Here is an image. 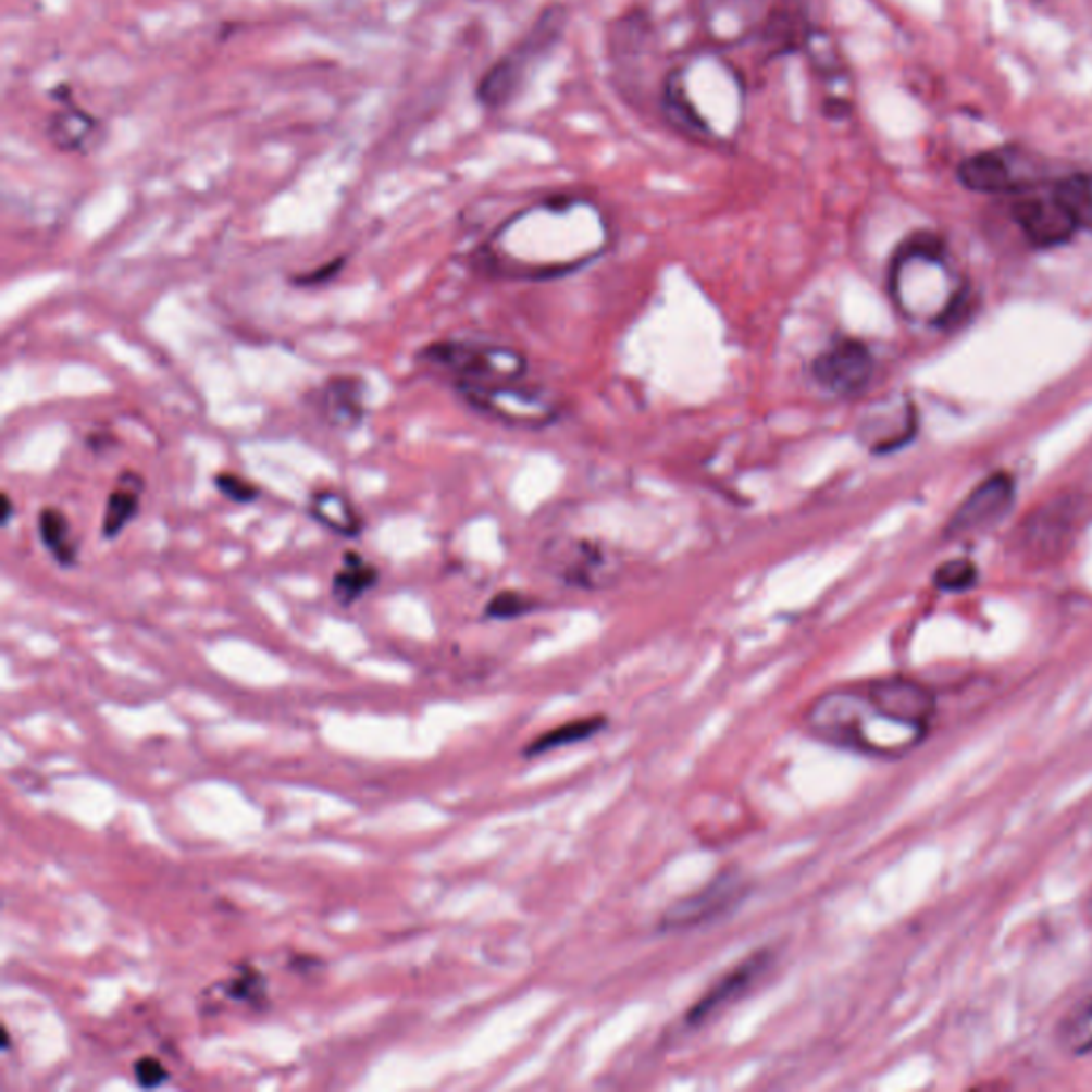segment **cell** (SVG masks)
I'll list each match as a JSON object with an SVG mask.
<instances>
[{"label":"cell","mask_w":1092,"mask_h":1092,"mask_svg":"<svg viewBox=\"0 0 1092 1092\" xmlns=\"http://www.w3.org/2000/svg\"><path fill=\"white\" fill-rule=\"evenodd\" d=\"M807 725L830 745L879 758L903 756L927 734L892 719L867 690H834L819 696L807 712Z\"/></svg>","instance_id":"6da1fadb"},{"label":"cell","mask_w":1092,"mask_h":1092,"mask_svg":"<svg viewBox=\"0 0 1092 1092\" xmlns=\"http://www.w3.org/2000/svg\"><path fill=\"white\" fill-rule=\"evenodd\" d=\"M423 361L446 370L455 376V384L521 383L528 374V361L521 352L506 346L442 339L425 346L419 355Z\"/></svg>","instance_id":"7a4b0ae2"},{"label":"cell","mask_w":1092,"mask_h":1092,"mask_svg":"<svg viewBox=\"0 0 1092 1092\" xmlns=\"http://www.w3.org/2000/svg\"><path fill=\"white\" fill-rule=\"evenodd\" d=\"M958 179L976 193L1020 195L1043 184L1038 166L1025 152L1001 148L985 150L958 166Z\"/></svg>","instance_id":"3957f363"},{"label":"cell","mask_w":1092,"mask_h":1092,"mask_svg":"<svg viewBox=\"0 0 1092 1092\" xmlns=\"http://www.w3.org/2000/svg\"><path fill=\"white\" fill-rule=\"evenodd\" d=\"M461 397L479 412L489 414L497 421L521 427H541L550 423L555 417V408L550 401L541 397V393L528 390L519 383L493 384H457Z\"/></svg>","instance_id":"277c9868"},{"label":"cell","mask_w":1092,"mask_h":1092,"mask_svg":"<svg viewBox=\"0 0 1092 1092\" xmlns=\"http://www.w3.org/2000/svg\"><path fill=\"white\" fill-rule=\"evenodd\" d=\"M874 372L869 346L856 337H839L811 363V376L834 397H854L867 388Z\"/></svg>","instance_id":"5b68a950"},{"label":"cell","mask_w":1092,"mask_h":1092,"mask_svg":"<svg viewBox=\"0 0 1092 1092\" xmlns=\"http://www.w3.org/2000/svg\"><path fill=\"white\" fill-rule=\"evenodd\" d=\"M749 885L739 873H721L696 894L674 903L659 920L661 932H681L710 925L732 909H736L747 896Z\"/></svg>","instance_id":"8992f818"},{"label":"cell","mask_w":1092,"mask_h":1092,"mask_svg":"<svg viewBox=\"0 0 1092 1092\" xmlns=\"http://www.w3.org/2000/svg\"><path fill=\"white\" fill-rule=\"evenodd\" d=\"M1012 219L1038 248L1060 246L1080 228L1056 188H1043V184L1018 195L1012 206Z\"/></svg>","instance_id":"52a82bcc"},{"label":"cell","mask_w":1092,"mask_h":1092,"mask_svg":"<svg viewBox=\"0 0 1092 1092\" xmlns=\"http://www.w3.org/2000/svg\"><path fill=\"white\" fill-rule=\"evenodd\" d=\"M770 965H772L770 950H758L752 956H747L743 963L730 969L719 982L712 983L709 992L692 1005V1009L685 1014V1025L690 1029L705 1027L709 1020L719 1016L739 998H743L756 983L760 982L768 973Z\"/></svg>","instance_id":"ba28073f"},{"label":"cell","mask_w":1092,"mask_h":1092,"mask_svg":"<svg viewBox=\"0 0 1092 1092\" xmlns=\"http://www.w3.org/2000/svg\"><path fill=\"white\" fill-rule=\"evenodd\" d=\"M550 568L563 583L583 590H600L617 576V563L608 550L592 541H568L548 553Z\"/></svg>","instance_id":"9c48e42d"},{"label":"cell","mask_w":1092,"mask_h":1092,"mask_svg":"<svg viewBox=\"0 0 1092 1092\" xmlns=\"http://www.w3.org/2000/svg\"><path fill=\"white\" fill-rule=\"evenodd\" d=\"M1014 504V483L1007 474H994L963 501L947 525V536H965L996 525Z\"/></svg>","instance_id":"30bf717a"},{"label":"cell","mask_w":1092,"mask_h":1092,"mask_svg":"<svg viewBox=\"0 0 1092 1092\" xmlns=\"http://www.w3.org/2000/svg\"><path fill=\"white\" fill-rule=\"evenodd\" d=\"M557 22H559L557 15L545 17L541 22V26H536V30L523 41V46L519 50H514V54L497 62L492 71L485 75V79L481 82V88H479V97L485 106L499 108L508 101V97L517 90L519 79L528 71L525 69L528 62L536 55V52H543L548 46V41L557 35Z\"/></svg>","instance_id":"8fae6325"},{"label":"cell","mask_w":1092,"mask_h":1092,"mask_svg":"<svg viewBox=\"0 0 1092 1092\" xmlns=\"http://www.w3.org/2000/svg\"><path fill=\"white\" fill-rule=\"evenodd\" d=\"M60 103V111L48 120V139L60 152H88L101 139V120L90 111L82 110L75 99L71 86L62 84L52 92Z\"/></svg>","instance_id":"7c38bea8"},{"label":"cell","mask_w":1092,"mask_h":1092,"mask_svg":"<svg viewBox=\"0 0 1092 1092\" xmlns=\"http://www.w3.org/2000/svg\"><path fill=\"white\" fill-rule=\"evenodd\" d=\"M867 692L879 705V709L885 710L892 719L927 732L936 710V700L930 690L914 681L888 679L871 683Z\"/></svg>","instance_id":"4fadbf2b"},{"label":"cell","mask_w":1092,"mask_h":1092,"mask_svg":"<svg viewBox=\"0 0 1092 1092\" xmlns=\"http://www.w3.org/2000/svg\"><path fill=\"white\" fill-rule=\"evenodd\" d=\"M317 408L328 427L352 432L365 419V383L357 376H333L321 386Z\"/></svg>","instance_id":"5bb4252c"},{"label":"cell","mask_w":1092,"mask_h":1092,"mask_svg":"<svg viewBox=\"0 0 1092 1092\" xmlns=\"http://www.w3.org/2000/svg\"><path fill=\"white\" fill-rule=\"evenodd\" d=\"M308 514L328 532L342 538H359L363 534V517L352 501L333 489H321L310 497Z\"/></svg>","instance_id":"9a60e30c"},{"label":"cell","mask_w":1092,"mask_h":1092,"mask_svg":"<svg viewBox=\"0 0 1092 1092\" xmlns=\"http://www.w3.org/2000/svg\"><path fill=\"white\" fill-rule=\"evenodd\" d=\"M141 493H144V479L139 474L131 470L120 474L117 487L110 493L103 512L101 534L106 541H115L135 521L141 508Z\"/></svg>","instance_id":"2e32d148"},{"label":"cell","mask_w":1092,"mask_h":1092,"mask_svg":"<svg viewBox=\"0 0 1092 1092\" xmlns=\"http://www.w3.org/2000/svg\"><path fill=\"white\" fill-rule=\"evenodd\" d=\"M381 581V572L374 563H370L361 553L346 550L342 559V568L335 572L331 583V594L335 601L344 608H350L355 601L370 594Z\"/></svg>","instance_id":"e0dca14e"},{"label":"cell","mask_w":1092,"mask_h":1092,"mask_svg":"<svg viewBox=\"0 0 1092 1092\" xmlns=\"http://www.w3.org/2000/svg\"><path fill=\"white\" fill-rule=\"evenodd\" d=\"M37 532H39L41 545L48 548V553L52 555V559L60 568H75L77 545L71 536L69 517L60 508L48 506L39 512Z\"/></svg>","instance_id":"ac0fdd59"},{"label":"cell","mask_w":1092,"mask_h":1092,"mask_svg":"<svg viewBox=\"0 0 1092 1092\" xmlns=\"http://www.w3.org/2000/svg\"><path fill=\"white\" fill-rule=\"evenodd\" d=\"M606 725H608V719H604L601 715L563 723V725L555 728V730H548L541 739H536L534 743H530L525 747V756L528 758H536V756H545V754H550L555 749H561V747H568V745L583 743V741L594 739L596 734H600Z\"/></svg>","instance_id":"d6986e66"},{"label":"cell","mask_w":1092,"mask_h":1092,"mask_svg":"<svg viewBox=\"0 0 1092 1092\" xmlns=\"http://www.w3.org/2000/svg\"><path fill=\"white\" fill-rule=\"evenodd\" d=\"M1058 1043L1069 1056L1092 1054V998L1078 1003L1058 1025Z\"/></svg>","instance_id":"ffe728a7"},{"label":"cell","mask_w":1092,"mask_h":1092,"mask_svg":"<svg viewBox=\"0 0 1092 1092\" xmlns=\"http://www.w3.org/2000/svg\"><path fill=\"white\" fill-rule=\"evenodd\" d=\"M1080 228L1092 231V173H1076L1054 184Z\"/></svg>","instance_id":"44dd1931"},{"label":"cell","mask_w":1092,"mask_h":1092,"mask_svg":"<svg viewBox=\"0 0 1092 1092\" xmlns=\"http://www.w3.org/2000/svg\"><path fill=\"white\" fill-rule=\"evenodd\" d=\"M978 570L967 559H954L943 563L934 574V585L943 592H965L976 585Z\"/></svg>","instance_id":"7402d4cb"},{"label":"cell","mask_w":1092,"mask_h":1092,"mask_svg":"<svg viewBox=\"0 0 1092 1092\" xmlns=\"http://www.w3.org/2000/svg\"><path fill=\"white\" fill-rule=\"evenodd\" d=\"M536 604L530 600L528 596L523 594H517V592H501L497 596H493L492 601L487 604L485 608V615L489 619H497V621H508V619H517V617H523L528 615L530 610H534Z\"/></svg>","instance_id":"603a6c76"},{"label":"cell","mask_w":1092,"mask_h":1092,"mask_svg":"<svg viewBox=\"0 0 1092 1092\" xmlns=\"http://www.w3.org/2000/svg\"><path fill=\"white\" fill-rule=\"evenodd\" d=\"M214 485H216L220 495H224L233 504H252L261 495L257 485H252L250 481H246L244 476L233 474V472H220L219 476L214 479Z\"/></svg>","instance_id":"cb8c5ba5"},{"label":"cell","mask_w":1092,"mask_h":1092,"mask_svg":"<svg viewBox=\"0 0 1092 1092\" xmlns=\"http://www.w3.org/2000/svg\"><path fill=\"white\" fill-rule=\"evenodd\" d=\"M228 994L237 1001H248L252 1005H259L261 996H265V980L259 971H246L231 982Z\"/></svg>","instance_id":"d4e9b609"},{"label":"cell","mask_w":1092,"mask_h":1092,"mask_svg":"<svg viewBox=\"0 0 1092 1092\" xmlns=\"http://www.w3.org/2000/svg\"><path fill=\"white\" fill-rule=\"evenodd\" d=\"M135 1082L141 1089H159L169 1080V1071L164 1069L163 1063L152 1056H144L135 1063Z\"/></svg>","instance_id":"484cf974"},{"label":"cell","mask_w":1092,"mask_h":1092,"mask_svg":"<svg viewBox=\"0 0 1092 1092\" xmlns=\"http://www.w3.org/2000/svg\"><path fill=\"white\" fill-rule=\"evenodd\" d=\"M346 265V257H337L333 261H328L325 265H321L319 270L314 272L297 273L290 277V282L295 286H301V288H312V286H323V284H328L331 280L337 277V273L344 270Z\"/></svg>","instance_id":"4316f807"},{"label":"cell","mask_w":1092,"mask_h":1092,"mask_svg":"<svg viewBox=\"0 0 1092 1092\" xmlns=\"http://www.w3.org/2000/svg\"><path fill=\"white\" fill-rule=\"evenodd\" d=\"M115 444V437L111 434H90L88 437V448L95 452H106L108 446Z\"/></svg>","instance_id":"83f0119b"},{"label":"cell","mask_w":1092,"mask_h":1092,"mask_svg":"<svg viewBox=\"0 0 1092 1092\" xmlns=\"http://www.w3.org/2000/svg\"><path fill=\"white\" fill-rule=\"evenodd\" d=\"M13 512H15V508H13V501H11L9 493H2V514H0V523H2L4 528L11 523Z\"/></svg>","instance_id":"f1b7e54d"}]
</instances>
